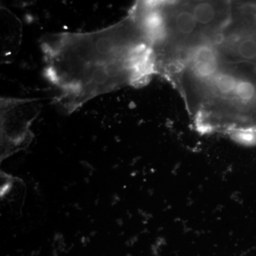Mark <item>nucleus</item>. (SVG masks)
<instances>
[{"label":"nucleus","mask_w":256,"mask_h":256,"mask_svg":"<svg viewBox=\"0 0 256 256\" xmlns=\"http://www.w3.org/2000/svg\"><path fill=\"white\" fill-rule=\"evenodd\" d=\"M40 47L44 76L68 114L98 96L144 86L156 75L152 46L134 4L118 22L96 31L46 34Z\"/></svg>","instance_id":"f257e3e1"},{"label":"nucleus","mask_w":256,"mask_h":256,"mask_svg":"<svg viewBox=\"0 0 256 256\" xmlns=\"http://www.w3.org/2000/svg\"><path fill=\"white\" fill-rule=\"evenodd\" d=\"M43 106L37 98L2 97L0 100V162L31 144L34 134L32 126Z\"/></svg>","instance_id":"f03ea898"},{"label":"nucleus","mask_w":256,"mask_h":256,"mask_svg":"<svg viewBox=\"0 0 256 256\" xmlns=\"http://www.w3.org/2000/svg\"><path fill=\"white\" fill-rule=\"evenodd\" d=\"M188 4L207 40H214L233 18L232 4L227 2H188Z\"/></svg>","instance_id":"7ed1b4c3"},{"label":"nucleus","mask_w":256,"mask_h":256,"mask_svg":"<svg viewBox=\"0 0 256 256\" xmlns=\"http://www.w3.org/2000/svg\"><path fill=\"white\" fill-rule=\"evenodd\" d=\"M22 38V25L10 10L1 6V60L9 63L18 54Z\"/></svg>","instance_id":"20e7f679"},{"label":"nucleus","mask_w":256,"mask_h":256,"mask_svg":"<svg viewBox=\"0 0 256 256\" xmlns=\"http://www.w3.org/2000/svg\"><path fill=\"white\" fill-rule=\"evenodd\" d=\"M16 178L6 174L4 172H1V188H0V196L4 198L9 194L14 185Z\"/></svg>","instance_id":"39448f33"}]
</instances>
